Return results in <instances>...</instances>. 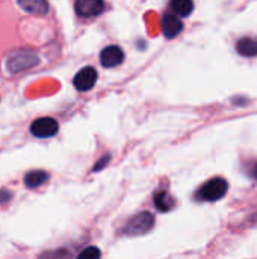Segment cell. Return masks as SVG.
Segmentation results:
<instances>
[{
  "label": "cell",
  "mask_w": 257,
  "mask_h": 259,
  "mask_svg": "<svg viewBox=\"0 0 257 259\" xmlns=\"http://www.w3.org/2000/svg\"><path fill=\"white\" fill-rule=\"evenodd\" d=\"M248 175H250L251 179L257 181V162H254V164L248 168Z\"/></svg>",
  "instance_id": "cell-18"
},
{
  "label": "cell",
  "mask_w": 257,
  "mask_h": 259,
  "mask_svg": "<svg viewBox=\"0 0 257 259\" xmlns=\"http://www.w3.org/2000/svg\"><path fill=\"white\" fill-rule=\"evenodd\" d=\"M161 24H162V32L167 38H176L183 30V24L180 18H177L174 14H165L162 17Z\"/></svg>",
  "instance_id": "cell-8"
},
{
  "label": "cell",
  "mask_w": 257,
  "mask_h": 259,
  "mask_svg": "<svg viewBox=\"0 0 257 259\" xmlns=\"http://www.w3.org/2000/svg\"><path fill=\"white\" fill-rule=\"evenodd\" d=\"M155 226V217L153 214L144 211V212H139L136 215H133L127 223L126 226L121 229V232L127 237H139V235H145L148 234Z\"/></svg>",
  "instance_id": "cell-2"
},
{
  "label": "cell",
  "mask_w": 257,
  "mask_h": 259,
  "mask_svg": "<svg viewBox=\"0 0 257 259\" xmlns=\"http://www.w3.org/2000/svg\"><path fill=\"white\" fill-rule=\"evenodd\" d=\"M18 6L29 14H38V15H42L48 11V3L44 0H20Z\"/></svg>",
  "instance_id": "cell-10"
},
{
  "label": "cell",
  "mask_w": 257,
  "mask_h": 259,
  "mask_svg": "<svg viewBox=\"0 0 257 259\" xmlns=\"http://www.w3.org/2000/svg\"><path fill=\"white\" fill-rule=\"evenodd\" d=\"M74 9H76L77 15L91 18V17H97L98 14L103 12L105 3L101 0H77L74 5Z\"/></svg>",
  "instance_id": "cell-6"
},
{
  "label": "cell",
  "mask_w": 257,
  "mask_h": 259,
  "mask_svg": "<svg viewBox=\"0 0 257 259\" xmlns=\"http://www.w3.org/2000/svg\"><path fill=\"white\" fill-rule=\"evenodd\" d=\"M58 131H59L58 121L50 117L38 118L30 126V134L36 138H50V137L56 135Z\"/></svg>",
  "instance_id": "cell-4"
},
{
  "label": "cell",
  "mask_w": 257,
  "mask_h": 259,
  "mask_svg": "<svg viewBox=\"0 0 257 259\" xmlns=\"http://www.w3.org/2000/svg\"><path fill=\"white\" fill-rule=\"evenodd\" d=\"M11 197H12V194H11L9 191L0 190V205H2V203H6L8 200H11Z\"/></svg>",
  "instance_id": "cell-17"
},
{
  "label": "cell",
  "mask_w": 257,
  "mask_h": 259,
  "mask_svg": "<svg viewBox=\"0 0 257 259\" xmlns=\"http://www.w3.org/2000/svg\"><path fill=\"white\" fill-rule=\"evenodd\" d=\"M39 259H71V252L67 249H58V250L41 253Z\"/></svg>",
  "instance_id": "cell-14"
},
{
  "label": "cell",
  "mask_w": 257,
  "mask_h": 259,
  "mask_svg": "<svg viewBox=\"0 0 257 259\" xmlns=\"http://www.w3.org/2000/svg\"><path fill=\"white\" fill-rule=\"evenodd\" d=\"M171 9L180 17H188L194 9V3L191 0H174L171 2Z\"/></svg>",
  "instance_id": "cell-13"
},
{
  "label": "cell",
  "mask_w": 257,
  "mask_h": 259,
  "mask_svg": "<svg viewBox=\"0 0 257 259\" xmlns=\"http://www.w3.org/2000/svg\"><path fill=\"white\" fill-rule=\"evenodd\" d=\"M101 258V253H100V249L91 246V247H86L85 250L80 252V255L77 256V259H100Z\"/></svg>",
  "instance_id": "cell-15"
},
{
  "label": "cell",
  "mask_w": 257,
  "mask_h": 259,
  "mask_svg": "<svg viewBox=\"0 0 257 259\" xmlns=\"http://www.w3.org/2000/svg\"><path fill=\"white\" fill-rule=\"evenodd\" d=\"M38 64H39V58L30 49L15 50L8 56V61H6V67L11 73H21L24 70L33 68Z\"/></svg>",
  "instance_id": "cell-1"
},
{
  "label": "cell",
  "mask_w": 257,
  "mask_h": 259,
  "mask_svg": "<svg viewBox=\"0 0 257 259\" xmlns=\"http://www.w3.org/2000/svg\"><path fill=\"white\" fill-rule=\"evenodd\" d=\"M48 179V175L42 170H35V171H30L24 176V184L27 188H38L41 187L42 184H45Z\"/></svg>",
  "instance_id": "cell-12"
},
{
  "label": "cell",
  "mask_w": 257,
  "mask_h": 259,
  "mask_svg": "<svg viewBox=\"0 0 257 259\" xmlns=\"http://www.w3.org/2000/svg\"><path fill=\"white\" fill-rule=\"evenodd\" d=\"M97 82V71L94 67H85L74 76V87L79 91H89Z\"/></svg>",
  "instance_id": "cell-5"
},
{
  "label": "cell",
  "mask_w": 257,
  "mask_h": 259,
  "mask_svg": "<svg viewBox=\"0 0 257 259\" xmlns=\"http://www.w3.org/2000/svg\"><path fill=\"white\" fill-rule=\"evenodd\" d=\"M124 61V52L118 46H108L100 53V62L106 68L118 67Z\"/></svg>",
  "instance_id": "cell-7"
},
{
  "label": "cell",
  "mask_w": 257,
  "mask_h": 259,
  "mask_svg": "<svg viewBox=\"0 0 257 259\" xmlns=\"http://www.w3.org/2000/svg\"><path fill=\"white\" fill-rule=\"evenodd\" d=\"M109 161H111V155H105L95 165H94V168H92V171H100L101 168H105L108 164H109Z\"/></svg>",
  "instance_id": "cell-16"
},
{
  "label": "cell",
  "mask_w": 257,
  "mask_h": 259,
  "mask_svg": "<svg viewBox=\"0 0 257 259\" xmlns=\"http://www.w3.org/2000/svg\"><path fill=\"white\" fill-rule=\"evenodd\" d=\"M227 190H229V184L226 179L214 178L200 187V190L197 191V199L204 202H217L226 196Z\"/></svg>",
  "instance_id": "cell-3"
},
{
  "label": "cell",
  "mask_w": 257,
  "mask_h": 259,
  "mask_svg": "<svg viewBox=\"0 0 257 259\" xmlns=\"http://www.w3.org/2000/svg\"><path fill=\"white\" fill-rule=\"evenodd\" d=\"M236 49H238V53L245 56V58H253L257 56V39L254 38H241L236 44Z\"/></svg>",
  "instance_id": "cell-11"
},
{
  "label": "cell",
  "mask_w": 257,
  "mask_h": 259,
  "mask_svg": "<svg viewBox=\"0 0 257 259\" xmlns=\"http://www.w3.org/2000/svg\"><path fill=\"white\" fill-rule=\"evenodd\" d=\"M155 206L161 212H170L176 206V200L167 193V191H158L153 197Z\"/></svg>",
  "instance_id": "cell-9"
}]
</instances>
